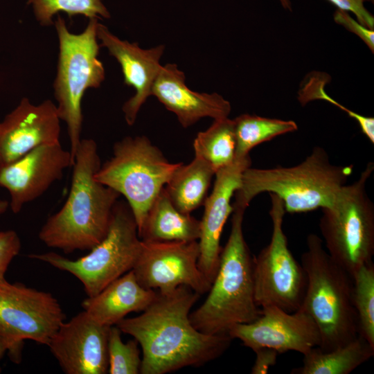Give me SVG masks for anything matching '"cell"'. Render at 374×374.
I'll use <instances>...</instances> for the list:
<instances>
[{
	"mask_svg": "<svg viewBox=\"0 0 374 374\" xmlns=\"http://www.w3.org/2000/svg\"><path fill=\"white\" fill-rule=\"evenodd\" d=\"M199 294L186 286L160 293L137 317L116 326L140 345V373L164 374L186 366H199L217 359L229 348L228 334L208 335L196 329L190 310Z\"/></svg>",
	"mask_w": 374,
	"mask_h": 374,
	"instance_id": "6da1fadb",
	"label": "cell"
},
{
	"mask_svg": "<svg viewBox=\"0 0 374 374\" xmlns=\"http://www.w3.org/2000/svg\"><path fill=\"white\" fill-rule=\"evenodd\" d=\"M100 165L96 141L81 139L72 166L68 197L39 232V240L47 247L66 253L91 250L107 235L121 195L95 179Z\"/></svg>",
	"mask_w": 374,
	"mask_h": 374,
	"instance_id": "7a4b0ae2",
	"label": "cell"
},
{
	"mask_svg": "<svg viewBox=\"0 0 374 374\" xmlns=\"http://www.w3.org/2000/svg\"><path fill=\"white\" fill-rule=\"evenodd\" d=\"M233 207L231 232L208 296L190 314L193 326L208 335L228 334L233 326L253 321L261 313L254 297L253 258L243 233L245 208Z\"/></svg>",
	"mask_w": 374,
	"mask_h": 374,
	"instance_id": "3957f363",
	"label": "cell"
},
{
	"mask_svg": "<svg viewBox=\"0 0 374 374\" xmlns=\"http://www.w3.org/2000/svg\"><path fill=\"white\" fill-rule=\"evenodd\" d=\"M353 166L335 165L327 152L314 147L299 164L272 168H247L235 193L233 206L247 208L262 193H274L283 204L285 213H305L329 207L346 184Z\"/></svg>",
	"mask_w": 374,
	"mask_h": 374,
	"instance_id": "277c9868",
	"label": "cell"
},
{
	"mask_svg": "<svg viewBox=\"0 0 374 374\" xmlns=\"http://www.w3.org/2000/svg\"><path fill=\"white\" fill-rule=\"evenodd\" d=\"M301 256L306 288L300 309L316 323L323 351L341 347L358 337L352 276L326 250L321 238L308 235Z\"/></svg>",
	"mask_w": 374,
	"mask_h": 374,
	"instance_id": "5b68a950",
	"label": "cell"
},
{
	"mask_svg": "<svg viewBox=\"0 0 374 374\" xmlns=\"http://www.w3.org/2000/svg\"><path fill=\"white\" fill-rule=\"evenodd\" d=\"M98 24L97 18L89 19L82 33L73 34L60 15L55 21L59 55L54 96L58 116L67 126L73 162L82 139V97L88 89L99 87L105 76L103 64L98 59L100 46L96 33Z\"/></svg>",
	"mask_w": 374,
	"mask_h": 374,
	"instance_id": "8992f818",
	"label": "cell"
},
{
	"mask_svg": "<svg viewBox=\"0 0 374 374\" xmlns=\"http://www.w3.org/2000/svg\"><path fill=\"white\" fill-rule=\"evenodd\" d=\"M373 170L368 162L355 181L344 185L332 205L322 208L319 221L326 250L351 276L373 262L374 204L366 184Z\"/></svg>",
	"mask_w": 374,
	"mask_h": 374,
	"instance_id": "52a82bcc",
	"label": "cell"
},
{
	"mask_svg": "<svg viewBox=\"0 0 374 374\" xmlns=\"http://www.w3.org/2000/svg\"><path fill=\"white\" fill-rule=\"evenodd\" d=\"M180 163H171L145 136H126L114 143L112 157L95 179L127 199L138 232L153 202Z\"/></svg>",
	"mask_w": 374,
	"mask_h": 374,
	"instance_id": "ba28073f",
	"label": "cell"
},
{
	"mask_svg": "<svg viewBox=\"0 0 374 374\" xmlns=\"http://www.w3.org/2000/svg\"><path fill=\"white\" fill-rule=\"evenodd\" d=\"M141 246L137 225L128 204L117 201L107 235L86 256L71 260L51 251L28 256L71 274L91 297L133 269Z\"/></svg>",
	"mask_w": 374,
	"mask_h": 374,
	"instance_id": "9c48e42d",
	"label": "cell"
},
{
	"mask_svg": "<svg viewBox=\"0 0 374 374\" xmlns=\"http://www.w3.org/2000/svg\"><path fill=\"white\" fill-rule=\"evenodd\" d=\"M269 194L272 232L269 244L253 258L255 301L260 308L274 305L293 312L301 305L306 276L288 247L283 228L284 204L276 194Z\"/></svg>",
	"mask_w": 374,
	"mask_h": 374,
	"instance_id": "30bf717a",
	"label": "cell"
},
{
	"mask_svg": "<svg viewBox=\"0 0 374 374\" xmlns=\"http://www.w3.org/2000/svg\"><path fill=\"white\" fill-rule=\"evenodd\" d=\"M65 319L52 294L19 283H0V342L13 362H20L24 340L48 345Z\"/></svg>",
	"mask_w": 374,
	"mask_h": 374,
	"instance_id": "8fae6325",
	"label": "cell"
},
{
	"mask_svg": "<svg viewBox=\"0 0 374 374\" xmlns=\"http://www.w3.org/2000/svg\"><path fill=\"white\" fill-rule=\"evenodd\" d=\"M198 241L149 242L141 240V250L132 269L143 287L160 293L180 286L202 294L211 283L198 267Z\"/></svg>",
	"mask_w": 374,
	"mask_h": 374,
	"instance_id": "7c38bea8",
	"label": "cell"
},
{
	"mask_svg": "<svg viewBox=\"0 0 374 374\" xmlns=\"http://www.w3.org/2000/svg\"><path fill=\"white\" fill-rule=\"evenodd\" d=\"M260 315L253 321L233 326L228 335L238 339L253 351L269 348L279 354L296 351L305 355L319 346L321 337L312 317L301 309L288 312L274 306L260 308Z\"/></svg>",
	"mask_w": 374,
	"mask_h": 374,
	"instance_id": "4fadbf2b",
	"label": "cell"
},
{
	"mask_svg": "<svg viewBox=\"0 0 374 374\" xmlns=\"http://www.w3.org/2000/svg\"><path fill=\"white\" fill-rule=\"evenodd\" d=\"M109 328L83 310L64 321L47 346L66 374H105Z\"/></svg>",
	"mask_w": 374,
	"mask_h": 374,
	"instance_id": "5bb4252c",
	"label": "cell"
},
{
	"mask_svg": "<svg viewBox=\"0 0 374 374\" xmlns=\"http://www.w3.org/2000/svg\"><path fill=\"white\" fill-rule=\"evenodd\" d=\"M73 164L70 150L57 143L39 145L4 166L0 172V187L10 193L12 211L19 213L24 205L41 196Z\"/></svg>",
	"mask_w": 374,
	"mask_h": 374,
	"instance_id": "9a60e30c",
	"label": "cell"
},
{
	"mask_svg": "<svg viewBox=\"0 0 374 374\" xmlns=\"http://www.w3.org/2000/svg\"><path fill=\"white\" fill-rule=\"evenodd\" d=\"M251 163L249 155L235 157L230 165L217 170L215 173L213 190L204 202V211L200 220L198 240V267L211 285L219 267L222 230L233 211L231 200L241 184L242 173L251 166Z\"/></svg>",
	"mask_w": 374,
	"mask_h": 374,
	"instance_id": "2e32d148",
	"label": "cell"
},
{
	"mask_svg": "<svg viewBox=\"0 0 374 374\" xmlns=\"http://www.w3.org/2000/svg\"><path fill=\"white\" fill-rule=\"evenodd\" d=\"M60 118L56 105L46 100L38 105L23 98L0 122V151L8 165L31 150L60 143Z\"/></svg>",
	"mask_w": 374,
	"mask_h": 374,
	"instance_id": "e0dca14e",
	"label": "cell"
},
{
	"mask_svg": "<svg viewBox=\"0 0 374 374\" xmlns=\"http://www.w3.org/2000/svg\"><path fill=\"white\" fill-rule=\"evenodd\" d=\"M96 33L100 46L106 48L121 65L124 83L135 89L134 95L122 107L126 123L132 125L141 106L152 96L154 82L162 66L160 60L165 46L143 49L136 42L119 39L99 22Z\"/></svg>",
	"mask_w": 374,
	"mask_h": 374,
	"instance_id": "ac0fdd59",
	"label": "cell"
},
{
	"mask_svg": "<svg viewBox=\"0 0 374 374\" xmlns=\"http://www.w3.org/2000/svg\"><path fill=\"white\" fill-rule=\"evenodd\" d=\"M185 75L175 64L162 66L154 82V96L169 111L173 112L182 127H188L201 118H227L231 103L217 93H199L185 84Z\"/></svg>",
	"mask_w": 374,
	"mask_h": 374,
	"instance_id": "d6986e66",
	"label": "cell"
},
{
	"mask_svg": "<svg viewBox=\"0 0 374 374\" xmlns=\"http://www.w3.org/2000/svg\"><path fill=\"white\" fill-rule=\"evenodd\" d=\"M157 291L141 286L132 270L116 278L98 294L83 301V310L97 323L116 325L131 312L143 311L153 301Z\"/></svg>",
	"mask_w": 374,
	"mask_h": 374,
	"instance_id": "ffe728a7",
	"label": "cell"
},
{
	"mask_svg": "<svg viewBox=\"0 0 374 374\" xmlns=\"http://www.w3.org/2000/svg\"><path fill=\"white\" fill-rule=\"evenodd\" d=\"M138 234L141 240L149 242L197 241L200 220L177 209L163 188L151 205Z\"/></svg>",
	"mask_w": 374,
	"mask_h": 374,
	"instance_id": "44dd1931",
	"label": "cell"
},
{
	"mask_svg": "<svg viewBox=\"0 0 374 374\" xmlns=\"http://www.w3.org/2000/svg\"><path fill=\"white\" fill-rule=\"evenodd\" d=\"M213 175L211 166L195 156L187 165L180 163L164 188L175 208L190 214L204 202Z\"/></svg>",
	"mask_w": 374,
	"mask_h": 374,
	"instance_id": "7402d4cb",
	"label": "cell"
},
{
	"mask_svg": "<svg viewBox=\"0 0 374 374\" xmlns=\"http://www.w3.org/2000/svg\"><path fill=\"white\" fill-rule=\"evenodd\" d=\"M374 355V347L359 336L347 344L328 351L318 346L303 355L301 366L292 374H349Z\"/></svg>",
	"mask_w": 374,
	"mask_h": 374,
	"instance_id": "603a6c76",
	"label": "cell"
},
{
	"mask_svg": "<svg viewBox=\"0 0 374 374\" xmlns=\"http://www.w3.org/2000/svg\"><path fill=\"white\" fill-rule=\"evenodd\" d=\"M195 156L206 161L215 173L235 159L236 138L233 119L214 120L205 131L199 132L193 141Z\"/></svg>",
	"mask_w": 374,
	"mask_h": 374,
	"instance_id": "cb8c5ba5",
	"label": "cell"
},
{
	"mask_svg": "<svg viewBox=\"0 0 374 374\" xmlns=\"http://www.w3.org/2000/svg\"><path fill=\"white\" fill-rule=\"evenodd\" d=\"M236 138L235 157L249 155L256 145L297 130L292 120H282L243 114L233 119Z\"/></svg>",
	"mask_w": 374,
	"mask_h": 374,
	"instance_id": "d4e9b609",
	"label": "cell"
},
{
	"mask_svg": "<svg viewBox=\"0 0 374 374\" xmlns=\"http://www.w3.org/2000/svg\"><path fill=\"white\" fill-rule=\"evenodd\" d=\"M353 302L358 323V335L374 347V264L359 268L352 276Z\"/></svg>",
	"mask_w": 374,
	"mask_h": 374,
	"instance_id": "484cf974",
	"label": "cell"
},
{
	"mask_svg": "<svg viewBox=\"0 0 374 374\" xmlns=\"http://www.w3.org/2000/svg\"><path fill=\"white\" fill-rule=\"evenodd\" d=\"M28 3L33 6L35 17L42 26L53 24V17L60 12H64L69 17H110L101 0H29Z\"/></svg>",
	"mask_w": 374,
	"mask_h": 374,
	"instance_id": "4316f807",
	"label": "cell"
},
{
	"mask_svg": "<svg viewBox=\"0 0 374 374\" xmlns=\"http://www.w3.org/2000/svg\"><path fill=\"white\" fill-rule=\"evenodd\" d=\"M121 331L115 325L108 334V373L110 374L140 373L141 359L138 342L134 339L125 343Z\"/></svg>",
	"mask_w": 374,
	"mask_h": 374,
	"instance_id": "83f0119b",
	"label": "cell"
},
{
	"mask_svg": "<svg viewBox=\"0 0 374 374\" xmlns=\"http://www.w3.org/2000/svg\"><path fill=\"white\" fill-rule=\"evenodd\" d=\"M307 85L303 88L300 93V101L307 103L310 100L321 99L327 100L344 111L350 117L355 119L359 125L362 132L368 138L370 142L374 143V118L365 116L356 113L330 97L325 91L322 82L317 84L316 80H311Z\"/></svg>",
	"mask_w": 374,
	"mask_h": 374,
	"instance_id": "f1b7e54d",
	"label": "cell"
},
{
	"mask_svg": "<svg viewBox=\"0 0 374 374\" xmlns=\"http://www.w3.org/2000/svg\"><path fill=\"white\" fill-rule=\"evenodd\" d=\"M20 249L21 240L15 231H0V283L7 281L5 278L6 272Z\"/></svg>",
	"mask_w": 374,
	"mask_h": 374,
	"instance_id": "f546056e",
	"label": "cell"
},
{
	"mask_svg": "<svg viewBox=\"0 0 374 374\" xmlns=\"http://www.w3.org/2000/svg\"><path fill=\"white\" fill-rule=\"evenodd\" d=\"M335 21L357 35L374 52V31L355 19L349 12L337 9L333 15Z\"/></svg>",
	"mask_w": 374,
	"mask_h": 374,
	"instance_id": "4dcf8cb0",
	"label": "cell"
},
{
	"mask_svg": "<svg viewBox=\"0 0 374 374\" xmlns=\"http://www.w3.org/2000/svg\"><path fill=\"white\" fill-rule=\"evenodd\" d=\"M337 9L351 12L355 15L357 20L368 28H374V17L366 8L364 0H326Z\"/></svg>",
	"mask_w": 374,
	"mask_h": 374,
	"instance_id": "1f68e13d",
	"label": "cell"
},
{
	"mask_svg": "<svg viewBox=\"0 0 374 374\" xmlns=\"http://www.w3.org/2000/svg\"><path fill=\"white\" fill-rule=\"evenodd\" d=\"M256 359L251 368L252 374H266L269 368L275 365L279 353L269 348H260L253 351Z\"/></svg>",
	"mask_w": 374,
	"mask_h": 374,
	"instance_id": "d6a6232c",
	"label": "cell"
},
{
	"mask_svg": "<svg viewBox=\"0 0 374 374\" xmlns=\"http://www.w3.org/2000/svg\"><path fill=\"white\" fill-rule=\"evenodd\" d=\"M10 206V202L0 199V215L4 213Z\"/></svg>",
	"mask_w": 374,
	"mask_h": 374,
	"instance_id": "836d02e7",
	"label": "cell"
},
{
	"mask_svg": "<svg viewBox=\"0 0 374 374\" xmlns=\"http://www.w3.org/2000/svg\"><path fill=\"white\" fill-rule=\"evenodd\" d=\"M278 1L280 2V5L283 8L292 11V6L291 0H278Z\"/></svg>",
	"mask_w": 374,
	"mask_h": 374,
	"instance_id": "e575fe53",
	"label": "cell"
},
{
	"mask_svg": "<svg viewBox=\"0 0 374 374\" xmlns=\"http://www.w3.org/2000/svg\"><path fill=\"white\" fill-rule=\"evenodd\" d=\"M7 351V348L4 344L0 342V361L3 357L5 353Z\"/></svg>",
	"mask_w": 374,
	"mask_h": 374,
	"instance_id": "d590c367",
	"label": "cell"
},
{
	"mask_svg": "<svg viewBox=\"0 0 374 374\" xmlns=\"http://www.w3.org/2000/svg\"><path fill=\"white\" fill-rule=\"evenodd\" d=\"M3 166H4V165H3V159H2V157H1V151H0V172H1V168Z\"/></svg>",
	"mask_w": 374,
	"mask_h": 374,
	"instance_id": "8d00e7d4",
	"label": "cell"
},
{
	"mask_svg": "<svg viewBox=\"0 0 374 374\" xmlns=\"http://www.w3.org/2000/svg\"><path fill=\"white\" fill-rule=\"evenodd\" d=\"M364 1L365 2H366V1H369V2H373V1H374V0H364Z\"/></svg>",
	"mask_w": 374,
	"mask_h": 374,
	"instance_id": "74e56055",
	"label": "cell"
}]
</instances>
